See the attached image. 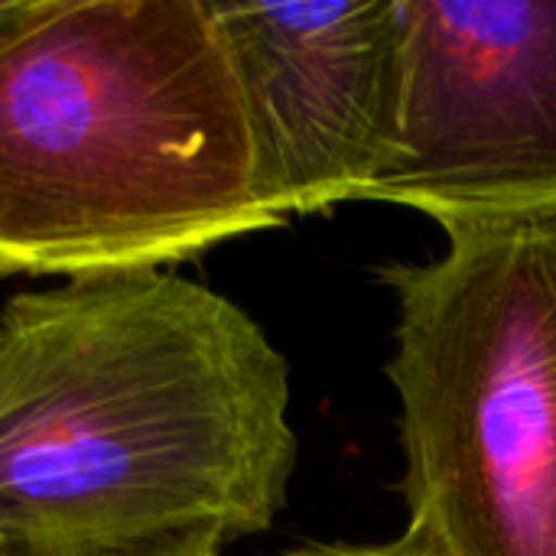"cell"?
<instances>
[{"label": "cell", "instance_id": "6da1fadb", "mask_svg": "<svg viewBox=\"0 0 556 556\" xmlns=\"http://www.w3.org/2000/svg\"><path fill=\"white\" fill-rule=\"evenodd\" d=\"M290 365L228 296L117 270L0 306V547L270 531L296 469Z\"/></svg>", "mask_w": 556, "mask_h": 556}, {"label": "cell", "instance_id": "7a4b0ae2", "mask_svg": "<svg viewBox=\"0 0 556 556\" xmlns=\"http://www.w3.org/2000/svg\"><path fill=\"white\" fill-rule=\"evenodd\" d=\"M267 228L208 0H33L0 36V277L163 270Z\"/></svg>", "mask_w": 556, "mask_h": 556}, {"label": "cell", "instance_id": "3957f363", "mask_svg": "<svg viewBox=\"0 0 556 556\" xmlns=\"http://www.w3.org/2000/svg\"><path fill=\"white\" fill-rule=\"evenodd\" d=\"M407 534L440 556H556V215L456 225L388 264Z\"/></svg>", "mask_w": 556, "mask_h": 556}, {"label": "cell", "instance_id": "277c9868", "mask_svg": "<svg viewBox=\"0 0 556 556\" xmlns=\"http://www.w3.org/2000/svg\"><path fill=\"white\" fill-rule=\"evenodd\" d=\"M365 199L443 231L556 215V0H401L394 130Z\"/></svg>", "mask_w": 556, "mask_h": 556}, {"label": "cell", "instance_id": "5b68a950", "mask_svg": "<svg viewBox=\"0 0 556 556\" xmlns=\"http://www.w3.org/2000/svg\"><path fill=\"white\" fill-rule=\"evenodd\" d=\"M277 225L365 199L397 104L401 0H208Z\"/></svg>", "mask_w": 556, "mask_h": 556}, {"label": "cell", "instance_id": "8992f818", "mask_svg": "<svg viewBox=\"0 0 556 556\" xmlns=\"http://www.w3.org/2000/svg\"><path fill=\"white\" fill-rule=\"evenodd\" d=\"M222 547H225V538L212 531H182V534H166V538L117 544V547H62V551H36V554L16 556H222Z\"/></svg>", "mask_w": 556, "mask_h": 556}, {"label": "cell", "instance_id": "52a82bcc", "mask_svg": "<svg viewBox=\"0 0 556 556\" xmlns=\"http://www.w3.org/2000/svg\"><path fill=\"white\" fill-rule=\"evenodd\" d=\"M323 556H440L430 544H424L414 534H401L394 541H381V544H336V547H319Z\"/></svg>", "mask_w": 556, "mask_h": 556}, {"label": "cell", "instance_id": "ba28073f", "mask_svg": "<svg viewBox=\"0 0 556 556\" xmlns=\"http://www.w3.org/2000/svg\"><path fill=\"white\" fill-rule=\"evenodd\" d=\"M33 0H0V36L29 13Z\"/></svg>", "mask_w": 556, "mask_h": 556}, {"label": "cell", "instance_id": "9c48e42d", "mask_svg": "<svg viewBox=\"0 0 556 556\" xmlns=\"http://www.w3.org/2000/svg\"><path fill=\"white\" fill-rule=\"evenodd\" d=\"M283 556H323V551L316 547V551H296V554H283Z\"/></svg>", "mask_w": 556, "mask_h": 556}, {"label": "cell", "instance_id": "30bf717a", "mask_svg": "<svg viewBox=\"0 0 556 556\" xmlns=\"http://www.w3.org/2000/svg\"><path fill=\"white\" fill-rule=\"evenodd\" d=\"M0 556H16L13 551H7V547H0Z\"/></svg>", "mask_w": 556, "mask_h": 556}]
</instances>
